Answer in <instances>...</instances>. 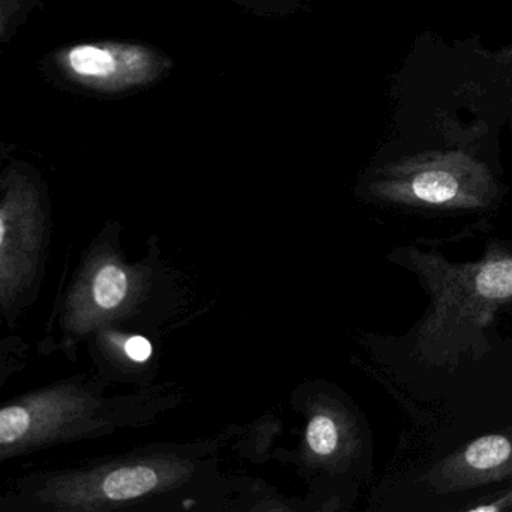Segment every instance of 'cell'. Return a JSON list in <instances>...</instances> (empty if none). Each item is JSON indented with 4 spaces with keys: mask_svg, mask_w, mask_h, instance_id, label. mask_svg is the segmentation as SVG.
Masks as SVG:
<instances>
[{
    "mask_svg": "<svg viewBox=\"0 0 512 512\" xmlns=\"http://www.w3.org/2000/svg\"><path fill=\"white\" fill-rule=\"evenodd\" d=\"M124 353L137 364H143V362L149 361L152 356V344L148 338L142 337V335H131L124 343Z\"/></svg>",
    "mask_w": 512,
    "mask_h": 512,
    "instance_id": "obj_11",
    "label": "cell"
},
{
    "mask_svg": "<svg viewBox=\"0 0 512 512\" xmlns=\"http://www.w3.org/2000/svg\"><path fill=\"white\" fill-rule=\"evenodd\" d=\"M302 445L305 461L317 472L370 475L373 449L367 419L335 386H323L308 404Z\"/></svg>",
    "mask_w": 512,
    "mask_h": 512,
    "instance_id": "obj_6",
    "label": "cell"
},
{
    "mask_svg": "<svg viewBox=\"0 0 512 512\" xmlns=\"http://www.w3.org/2000/svg\"><path fill=\"white\" fill-rule=\"evenodd\" d=\"M508 50H509V55H511V58H512V44H511V46L508 47Z\"/></svg>",
    "mask_w": 512,
    "mask_h": 512,
    "instance_id": "obj_12",
    "label": "cell"
},
{
    "mask_svg": "<svg viewBox=\"0 0 512 512\" xmlns=\"http://www.w3.org/2000/svg\"><path fill=\"white\" fill-rule=\"evenodd\" d=\"M71 67L85 76H107L115 70L110 53L95 47H79L70 56Z\"/></svg>",
    "mask_w": 512,
    "mask_h": 512,
    "instance_id": "obj_9",
    "label": "cell"
},
{
    "mask_svg": "<svg viewBox=\"0 0 512 512\" xmlns=\"http://www.w3.org/2000/svg\"><path fill=\"white\" fill-rule=\"evenodd\" d=\"M143 401L136 398L101 400L73 386L59 385L26 395L0 412V451L13 457L41 445L109 431L125 425L134 413L145 415Z\"/></svg>",
    "mask_w": 512,
    "mask_h": 512,
    "instance_id": "obj_5",
    "label": "cell"
},
{
    "mask_svg": "<svg viewBox=\"0 0 512 512\" xmlns=\"http://www.w3.org/2000/svg\"><path fill=\"white\" fill-rule=\"evenodd\" d=\"M500 158L470 149H419L374 157L356 194L376 208L421 217L496 212L508 194Z\"/></svg>",
    "mask_w": 512,
    "mask_h": 512,
    "instance_id": "obj_3",
    "label": "cell"
},
{
    "mask_svg": "<svg viewBox=\"0 0 512 512\" xmlns=\"http://www.w3.org/2000/svg\"><path fill=\"white\" fill-rule=\"evenodd\" d=\"M139 280L131 274V269L118 260H104L95 266L86 281V308L101 314L116 313L130 304L136 295Z\"/></svg>",
    "mask_w": 512,
    "mask_h": 512,
    "instance_id": "obj_8",
    "label": "cell"
},
{
    "mask_svg": "<svg viewBox=\"0 0 512 512\" xmlns=\"http://www.w3.org/2000/svg\"><path fill=\"white\" fill-rule=\"evenodd\" d=\"M461 511L467 512H503L512 511V487L506 490L494 491L488 494L484 499H479L478 503L463 506Z\"/></svg>",
    "mask_w": 512,
    "mask_h": 512,
    "instance_id": "obj_10",
    "label": "cell"
},
{
    "mask_svg": "<svg viewBox=\"0 0 512 512\" xmlns=\"http://www.w3.org/2000/svg\"><path fill=\"white\" fill-rule=\"evenodd\" d=\"M386 259L410 272L430 301L404 337L413 361L452 371L487 355L491 326L512 310L511 244L490 241L472 262H454L439 248L418 244L394 248Z\"/></svg>",
    "mask_w": 512,
    "mask_h": 512,
    "instance_id": "obj_2",
    "label": "cell"
},
{
    "mask_svg": "<svg viewBox=\"0 0 512 512\" xmlns=\"http://www.w3.org/2000/svg\"><path fill=\"white\" fill-rule=\"evenodd\" d=\"M392 124L374 157L460 148L500 158V134L512 130L508 47L490 52L475 38H421L398 77Z\"/></svg>",
    "mask_w": 512,
    "mask_h": 512,
    "instance_id": "obj_1",
    "label": "cell"
},
{
    "mask_svg": "<svg viewBox=\"0 0 512 512\" xmlns=\"http://www.w3.org/2000/svg\"><path fill=\"white\" fill-rule=\"evenodd\" d=\"M512 478V427L482 434L427 467L415 484L439 497L491 488Z\"/></svg>",
    "mask_w": 512,
    "mask_h": 512,
    "instance_id": "obj_7",
    "label": "cell"
},
{
    "mask_svg": "<svg viewBox=\"0 0 512 512\" xmlns=\"http://www.w3.org/2000/svg\"><path fill=\"white\" fill-rule=\"evenodd\" d=\"M193 452L131 455L83 469L35 475L23 482L20 499L37 509H107L133 500H161L169 491L190 488L202 461Z\"/></svg>",
    "mask_w": 512,
    "mask_h": 512,
    "instance_id": "obj_4",
    "label": "cell"
}]
</instances>
